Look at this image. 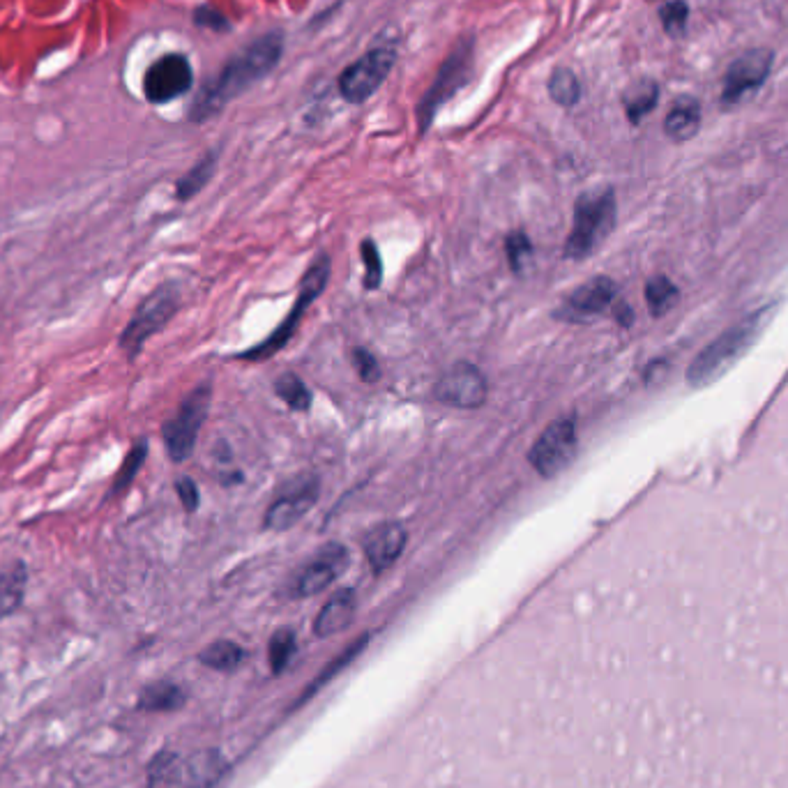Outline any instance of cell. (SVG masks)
<instances>
[{"mask_svg":"<svg viewBox=\"0 0 788 788\" xmlns=\"http://www.w3.org/2000/svg\"><path fill=\"white\" fill-rule=\"evenodd\" d=\"M282 56L284 37L279 33H268L247 44L222 67V72L215 79L203 83L199 95L194 97L192 109H189V120L206 123L212 116H217L226 104L236 100L263 77H268Z\"/></svg>","mask_w":788,"mask_h":788,"instance_id":"obj_1","label":"cell"},{"mask_svg":"<svg viewBox=\"0 0 788 788\" xmlns=\"http://www.w3.org/2000/svg\"><path fill=\"white\" fill-rule=\"evenodd\" d=\"M770 312L772 305L749 314L745 321L733 325V328L726 330L724 335H719L710 346L703 348L699 358H696L687 369V383L692 385V388H706L708 383L717 381V378L754 344V339L761 332L765 318H768Z\"/></svg>","mask_w":788,"mask_h":788,"instance_id":"obj_2","label":"cell"},{"mask_svg":"<svg viewBox=\"0 0 788 788\" xmlns=\"http://www.w3.org/2000/svg\"><path fill=\"white\" fill-rule=\"evenodd\" d=\"M616 226V194L611 187L583 192L574 203L572 233L565 242L567 259L581 261L611 236Z\"/></svg>","mask_w":788,"mask_h":788,"instance_id":"obj_3","label":"cell"},{"mask_svg":"<svg viewBox=\"0 0 788 788\" xmlns=\"http://www.w3.org/2000/svg\"><path fill=\"white\" fill-rule=\"evenodd\" d=\"M328 279H330V256L321 254V256H316V261L309 265L307 275L302 277L298 298H295V305L289 312V316H286L284 321H282V325H279V328L272 332L268 339H263L261 344H256L252 348H247V351H242L238 355V360H249V362L270 360L272 355L282 351L284 346H289V342L295 335V330H298V325L302 321V316L307 314L309 305H312V302L318 298V295L325 291V286H328Z\"/></svg>","mask_w":788,"mask_h":788,"instance_id":"obj_4","label":"cell"},{"mask_svg":"<svg viewBox=\"0 0 788 788\" xmlns=\"http://www.w3.org/2000/svg\"><path fill=\"white\" fill-rule=\"evenodd\" d=\"M180 309V289L176 284H162L146 295L136 312L132 314L130 323L120 332L118 346L127 355V360H136L148 339L157 335L159 330L166 328V323L178 314Z\"/></svg>","mask_w":788,"mask_h":788,"instance_id":"obj_5","label":"cell"},{"mask_svg":"<svg viewBox=\"0 0 788 788\" xmlns=\"http://www.w3.org/2000/svg\"><path fill=\"white\" fill-rule=\"evenodd\" d=\"M224 775L226 761L215 749L196 752L187 759L162 754L150 765V782L164 788H215Z\"/></svg>","mask_w":788,"mask_h":788,"instance_id":"obj_6","label":"cell"},{"mask_svg":"<svg viewBox=\"0 0 788 788\" xmlns=\"http://www.w3.org/2000/svg\"><path fill=\"white\" fill-rule=\"evenodd\" d=\"M473 63H475L473 40H468L466 37V40L457 42V47L450 51L445 63L438 67L434 83H431L427 93H424V97L418 102L415 116H418L420 132H427L431 123H434L438 109H441L447 100H452V97L466 86L473 74Z\"/></svg>","mask_w":788,"mask_h":788,"instance_id":"obj_7","label":"cell"},{"mask_svg":"<svg viewBox=\"0 0 788 788\" xmlns=\"http://www.w3.org/2000/svg\"><path fill=\"white\" fill-rule=\"evenodd\" d=\"M212 401V385L203 383L192 390L180 404L178 413L162 424V441L166 445L171 461L183 464L192 457L199 441V431L208 418Z\"/></svg>","mask_w":788,"mask_h":788,"instance_id":"obj_8","label":"cell"},{"mask_svg":"<svg viewBox=\"0 0 788 788\" xmlns=\"http://www.w3.org/2000/svg\"><path fill=\"white\" fill-rule=\"evenodd\" d=\"M394 63H397V51L392 47H376L367 51L365 56L355 60L339 74V95L348 104L367 102L371 95L378 93L385 79L390 77Z\"/></svg>","mask_w":788,"mask_h":788,"instance_id":"obj_9","label":"cell"},{"mask_svg":"<svg viewBox=\"0 0 788 788\" xmlns=\"http://www.w3.org/2000/svg\"><path fill=\"white\" fill-rule=\"evenodd\" d=\"M577 457V427L574 418L553 420L528 452V461L542 477H556Z\"/></svg>","mask_w":788,"mask_h":788,"instance_id":"obj_10","label":"cell"},{"mask_svg":"<svg viewBox=\"0 0 788 788\" xmlns=\"http://www.w3.org/2000/svg\"><path fill=\"white\" fill-rule=\"evenodd\" d=\"M318 496H321V482L316 475L295 477L293 482L284 484L282 494L272 500L263 517V526L275 530V533L293 528L302 517L312 512Z\"/></svg>","mask_w":788,"mask_h":788,"instance_id":"obj_11","label":"cell"},{"mask_svg":"<svg viewBox=\"0 0 788 788\" xmlns=\"http://www.w3.org/2000/svg\"><path fill=\"white\" fill-rule=\"evenodd\" d=\"M351 556L348 549L339 542H328L323 549H318L307 565L300 567V572L295 574L291 581V595L293 597H314L323 593L325 588L332 586L342 574L346 572Z\"/></svg>","mask_w":788,"mask_h":788,"instance_id":"obj_12","label":"cell"},{"mask_svg":"<svg viewBox=\"0 0 788 788\" xmlns=\"http://www.w3.org/2000/svg\"><path fill=\"white\" fill-rule=\"evenodd\" d=\"M434 394L445 406L475 411V408L487 404L489 383L482 371L471 365V362H457L438 378Z\"/></svg>","mask_w":788,"mask_h":788,"instance_id":"obj_13","label":"cell"},{"mask_svg":"<svg viewBox=\"0 0 788 788\" xmlns=\"http://www.w3.org/2000/svg\"><path fill=\"white\" fill-rule=\"evenodd\" d=\"M772 65H775V53L765 47L749 49L740 58L733 60L724 77V106L740 104L745 97L754 95L768 81Z\"/></svg>","mask_w":788,"mask_h":788,"instance_id":"obj_14","label":"cell"},{"mask_svg":"<svg viewBox=\"0 0 788 788\" xmlns=\"http://www.w3.org/2000/svg\"><path fill=\"white\" fill-rule=\"evenodd\" d=\"M194 72L183 53H166L148 67L143 77V95L150 104H169L192 88Z\"/></svg>","mask_w":788,"mask_h":788,"instance_id":"obj_15","label":"cell"},{"mask_svg":"<svg viewBox=\"0 0 788 788\" xmlns=\"http://www.w3.org/2000/svg\"><path fill=\"white\" fill-rule=\"evenodd\" d=\"M616 291V284H613V279L609 277L590 279V282L579 286V289L565 300L563 309H560L556 316L572 323L586 321L590 316L606 312V309L613 305V300H616Z\"/></svg>","mask_w":788,"mask_h":788,"instance_id":"obj_16","label":"cell"},{"mask_svg":"<svg viewBox=\"0 0 788 788\" xmlns=\"http://www.w3.org/2000/svg\"><path fill=\"white\" fill-rule=\"evenodd\" d=\"M408 533L399 521H385V524L371 528L365 535V556L371 565V572L383 574L397 563L406 549Z\"/></svg>","mask_w":788,"mask_h":788,"instance_id":"obj_17","label":"cell"},{"mask_svg":"<svg viewBox=\"0 0 788 788\" xmlns=\"http://www.w3.org/2000/svg\"><path fill=\"white\" fill-rule=\"evenodd\" d=\"M355 611H358V597H355V590L342 588L339 593H335L328 602H325L321 613L316 616L314 623L316 636L328 639V636L344 632L346 627L353 623Z\"/></svg>","mask_w":788,"mask_h":788,"instance_id":"obj_18","label":"cell"},{"mask_svg":"<svg viewBox=\"0 0 788 788\" xmlns=\"http://www.w3.org/2000/svg\"><path fill=\"white\" fill-rule=\"evenodd\" d=\"M701 130V104L692 95L678 97L676 102L671 104V111L666 113L664 120V132L671 141L683 143L694 139Z\"/></svg>","mask_w":788,"mask_h":788,"instance_id":"obj_19","label":"cell"},{"mask_svg":"<svg viewBox=\"0 0 788 788\" xmlns=\"http://www.w3.org/2000/svg\"><path fill=\"white\" fill-rule=\"evenodd\" d=\"M28 586V567L24 560H14L5 570H0V620L12 616L24 602Z\"/></svg>","mask_w":788,"mask_h":788,"instance_id":"obj_20","label":"cell"},{"mask_svg":"<svg viewBox=\"0 0 788 788\" xmlns=\"http://www.w3.org/2000/svg\"><path fill=\"white\" fill-rule=\"evenodd\" d=\"M659 102V86L655 79L643 77L639 81H634L632 86H627L623 95V106L627 118H630L632 125H639L648 113L655 111V106Z\"/></svg>","mask_w":788,"mask_h":788,"instance_id":"obj_21","label":"cell"},{"mask_svg":"<svg viewBox=\"0 0 788 788\" xmlns=\"http://www.w3.org/2000/svg\"><path fill=\"white\" fill-rule=\"evenodd\" d=\"M148 459V438H139L132 447L130 452H127V457L123 459V464H120L116 477H113L109 491H106L104 496V503H109V500H116L123 494L130 491V487L136 480V475L141 473L143 464H146Z\"/></svg>","mask_w":788,"mask_h":788,"instance_id":"obj_22","label":"cell"},{"mask_svg":"<svg viewBox=\"0 0 788 788\" xmlns=\"http://www.w3.org/2000/svg\"><path fill=\"white\" fill-rule=\"evenodd\" d=\"M185 703V692L176 683H155L143 689L139 708L148 712H171L178 710Z\"/></svg>","mask_w":788,"mask_h":788,"instance_id":"obj_23","label":"cell"},{"mask_svg":"<svg viewBox=\"0 0 788 788\" xmlns=\"http://www.w3.org/2000/svg\"><path fill=\"white\" fill-rule=\"evenodd\" d=\"M215 169H217V153H208L206 157H201L199 162H196L192 169H189L185 176L176 183L178 201L194 199V196L210 183Z\"/></svg>","mask_w":788,"mask_h":788,"instance_id":"obj_24","label":"cell"},{"mask_svg":"<svg viewBox=\"0 0 788 788\" xmlns=\"http://www.w3.org/2000/svg\"><path fill=\"white\" fill-rule=\"evenodd\" d=\"M275 392L286 406L293 408V411L305 413V411H309V408H312V392H309L307 385L302 383L298 376L291 374V371L289 374H282L277 378Z\"/></svg>","mask_w":788,"mask_h":788,"instance_id":"obj_25","label":"cell"},{"mask_svg":"<svg viewBox=\"0 0 788 788\" xmlns=\"http://www.w3.org/2000/svg\"><path fill=\"white\" fill-rule=\"evenodd\" d=\"M367 641H369V636L365 634V636H362V639H358V641H353V643H351V646H348V648L344 650V653H342V655H339V657H335V659H332V664H328V666H325V671H323V673H318V676H316V680H314V683H312V685H309V689H307V692H305V694H302V696H300V701H298V703H305V701L309 699V696H312L314 692H318V689H321L323 685H328V683H330V680H332V678H335V676H337V673H339V671H344V669H346V666H348V662H353V659H355V657H358V655L362 653V650H365V646H367Z\"/></svg>","mask_w":788,"mask_h":788,"instance_id":"obj_26","label":"cell"},{"mask_svg":"<svg viewBox=\"0 0 788 788\" xmlns=\"http://www.w3.org/2000/svg\"><path fill=\"white\" fill-rule=\"evenodd\" d=\"M242 657H245V650H242L238 643H233V641L212 643L210 648H206L199 655L203 664L210 666V669H217V671L236 669V666L242 662Z\"/></svg>","mask_w":788,"mask_h":788,"instance_id":"obj_27","label":"cell"},{"mask_svg":"<svg viewBox=\"0 0 788 788\" xmlns=\"http://www.w3.org/2000/svg\"><path fill=\"white\" fill-rule=\"evenodd\" d=\"M549 95L553 102L565 106V109L577 104L581 97V83L577 79V74L572 70H565V67L563 70L553 72L549 79Z\"/></svg>","mask_w":788,"mask_h":788,"instance_id":"obj_28","label":"cell"},{"mask_svg":"<svg viewBox=\"0 0 788 788\" xmlns=\"http://www.w3.org/2000/svg\"><path fill=\"white\" fill-rule=\"evenodd\" d=\"M678 289L666 277L650 279L646 286V300L653 316H664L669 309L676 307L678 302Z\"/></svg>","mask_w":788,"mask_h":788,"instance_id":"obj_29","label":"cell"},{"mask_svg":"<svg viewBox=\"0 0 788 788\" xmlns=\"http://www.w3.org/2000/svg\"><path fill=\"white\" fill-rule=\"evenodd\" d=\"M659 21L669 37H685L689 24V5L685 0H666L659 7Z\"/></svg>","mask_w":788,"mask_h":788,"instance_id":"obj_30","label":"cell"},{"mask_svg":"<svg viewBox=\"0 0 788 788\" xmlns=\"http://www.w3.org/2000/svg\"><path fill=\"white\" fill-rule=\"evenodd\" d=\"M362 263H365V289L376 291L383 282V261L381 252H378V245L374 240H365L360 247Z\"/></svg>","mask_w":788,"mask_h":788,"instance_id":"obj_31","label":"cell"},{"mask_svg":"<svg viewBox=\"0 0 788 788\" xmlns=\"http://www.w3.org/2000/svg\"><path fill=\"white\" fill-rule=\"evenodd\" d=\"M505 254L507 261H510V268L514 272H521V268H524L526 261L530 259V254H533V242H530L524 231H512L510 236L505 238Z\"/></svg>","mask_w":788,"mask_h":788,"instance_id":"obj_32","label":"cell"},{"mask_svg":"<svg viewBox=\"0 0 788 788\" xmlns=\"http://www.w3.org/2000/svg\"><path fill=\"white\" fill-rule=\"evenodd\" d=\"M295 636L289 630H282L272 636L270 641V664L275 671H284L295 655Z\"/></svg>","mask_w":788,"mask_h":788,"instance_id":"obj_33","label":"cell"},{"mask_svg":"<svg viewBox=\"0 0 788 788\" xmlns=\"http://www.w3.org/2000/svg\"><path fill=\"white\" fill-rule=\"evenodd\" d=\"M353 365H355V369H358V374L365 383H376L378 378H381V367H378V360L367 351V348H355Z\"/></svg>","mask_w":788,"mask_h":788,"instance_id":"obj_34","label":"cell"},{"mask_svg":"<svg viewBox=\"0 0 788 788\" xmlns=\"http://www.w3.org/2000/svg\"><path fill=\"white\" fill-rule=\"evenodd\" d=\"M176 494L180 498V503H183L187 514H194L196 510H199L201 494H199V487H196V482L192 480V477H178Z\"/></svg>","mask_w":788,"mask_h":788,"instance_id":"obj_35","label":"cell"},{"mask_svg":"<svg viewBox=\"0 0 788 788\" xmlns=\"http://www.w3.org/2000/svg\"><path fill=\"white\" fill-rule=\"evenodd\" d=\"M194 21L201 28L212 30V33H226V30L231 28L229 19H226L222 12L212 10V7H199V10L194 12Z\"/></svg>","mask_w":788,"mask_h":788,"instance_id":"obj_36","label":"cell"},{"mask_svg":"<svg viewBox=\"0 0 788 788\" xmlns=\"http://www.w3.org/2000/svg\"><path fill=\"white\" fill-rule=\"evenodd\" d=\"M613 314H616V321L623 323V325H632V321H634V312L625 305V302H618L616 309H613Z\"/></svg>","mask_w":788,"mask_h":788,"instance_id":"obj_37","label":"cell"}]
</instances>
